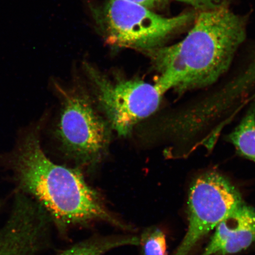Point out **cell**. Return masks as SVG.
Returning <instances> with one entry per match:
<instances>
[{"label": "cell", "instance_id": "cell-1", "mask_svg": "<svg viewBox=\"0 0 255 255\" xmlns=\"http://www.w3.org/2000/svg\"><path fill=\"white\" fill-rule=\"evenodd\" d=\"M5 165L14 172L19 191L36 202L60 232L95 222L132 231L105 205L78 169L57 165L41 147L39 127L22 132Z\"/></svg>", "mask_w": 255, "mask_h": 255}, {"label": "cell", "instance_id": "cell-2", "mask_svg": "<svg viewBox=\"0 0 255 255\" xmlns=\"http://www.w3.org/2000/svg\"><path fill=\"white\" fill-rule=\"evenodd\" d=\"M248 22L228 7L200 11L183 40L143 53L160 75L156 83L180 94L214 84L246 39Z\"/></svg>", "mask_w": 255, "mask_h": 255}, {"label": "cell", "instance_id": "cell-3", "mask_svg": "<svg viewBox=\"0 0 255 255\" xmlns=\"http://www.w3.org/2000/svg\"><path fill=\"white\" fill-rule=\"evenodd\" d=\"M96 24L110 45L144 53L165 45L174 35L193 23L187 12L165 17L128 0H106L92 8Z\"/></svg>", "mask_w": 255, "mask_h": 255}, {"label": "cell", "instance_id": "cell-4", "mask_svg": "<svg viewBox=\"0 0 255 255\" xmlns=\"http://www.w3.org/2000/svg\"><path fill=\"white\" fill-rule=\"evenodd\" d=\"M85 66L99 104L120 135H128L137 123L158 110L165 92L156 83L138 79L112 81L91 65Z\"/></svg>", "mask_w": 255, "mask_h": 255}, {"label": "cell", "instance_id": "cell-5", "mask_svg": "<svg viewBox=\"0 0 255 255\" xmlns=\"http://www.w3.org/2000/svg\"><path fill=\"white\" fill-rule=\"evenodd\" d=\"M58 90L62 98L57 136L64 151L82 164L100 161L110 141L109 126L81 91Z\"/></svg>", "mask_w": 255, "mask_h": 255}, {"label": "cell", "instance_id": "cell-6", "mask_svg": "<svg viewBox=\"0 0 255 255\" xmlns=\"http://www.w3.org/2000/svg\"><path fill=\"white\" fill-rule=\"evenodd\" d=\"M244 202L237 188L218 172L207 171L196 178L188 197L187 231L173 255H189L201 239Z\"/></svg>", "mask_w": 255, "mask_h": 255}, {"label": "cell", "instance_id": "cell-7", "mask_svg": "<svg viewBox=\"0 0 255 255\" xmlns=\"http://www.w3.org/2000/svg\"><path fill=\"white\" fill-rule=\"evenodd\" d=\"M255 243V209L244 202L216 226L201 255H229L241 253Z\"/></svg>", "mask_w": 255, "mask_h": 255}, {"label": "cell", "instance_id": "cell-8", "mask_svg": "<svg viewBox=\"0 0 255 255\" xmlns=\"http://www.w3.org/2000/svg\"><path fill=\"white\" fill-rule=\"evenodd\" d=\"M46 246L43 231L27 217L9 216L0 230V255H37Z\"/></svg>", "mask_w": 255, "mask_h": 255}, {"label": "cell", "instance_id": "cell-9", "mask_svg": "<svg viewBox=\"0 0 255 255\" xmlns=\"http://www.w3.org/2000/svg\"><path fill=\"white\" fill-rule=\"evenodd\" d=\"M138 236L113 235L94 237L78 242L56 255H104L116 249L139 246Z\"/></svg>", "mask_w": 255, "mask_h": 255}, {"label": "cell", "instance_id": "cell-10", "mask_svg": "<svg viewBox=\"0 0 255 255\" xmlns=\"http://www.w3.org/2000/svg\"><path fill=\"white\" fill-rule=\"evenodd\" d=\"M227 138L239 155L255 162V101Z\"/></svg>", "mask_w": 255, "mask_h": 255}, {"label": "cell", "instance_id": "cell-11", "mask_svg": "<svg viewBox=\"0 0 255 255\" xmlns=\"http://www.w3.org/2000/svg\"><path fill=\"white\" fill-rule=\"evenodd\" d=\"M139 237L142 255H167L166 236L161 229L148 228Z\"/></svg>", "mask_w": 255, "mask_h": 255}, {"label": "cell", "instance_id": "cell-12", "mask_svg": "<svg viewBox=\"0 0 255 255\" xmlns=\"http://www.w3.org/2000/svg\"><path fill=\"white\" fill-rule=\"evenodd\" d=\"M192 6L200 11L211 10V9L228 7L232 0H176Z\"/></svg>", "mask_w": 255, "mask_h": 255}, {"label": "cell", "instance_id": "cell-13", "mask_svg": "<svg viewBox=\"0 0 255 255\" xmlns=\"http://www.w3.org/2000/svg\"><path fill=\"white\" fill-rule=\"evenodd\" d=\"M128 1L138 3L152 10L164 7L169 2V0H128Z\"/></svg>", "mask_w": 255, "mask_h": 255}, {"label": "cell", "instance_id": "cell-14", "mask_svg": "<svg viewBox=\"0 0 255 255\" xmlns=\"http://www.w3.org/2000/svg\"><path fill=\"white\" fill-rule=\"evenodd\" d=\"M1 201H0V209H1Z\"/></svg>", "mask_w": 255, "mask_h": 255}]
</instances>
